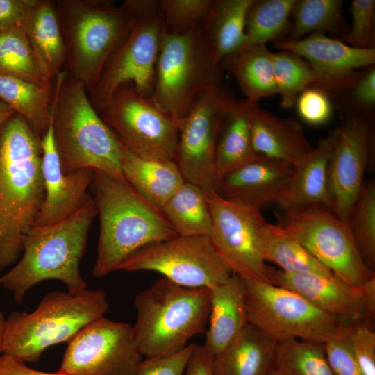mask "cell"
<instances>
[{"instance_id": "obj_1", "label": "cell", "mask_w": 375, "mask_h": 375, "mask_svg": "<svg viewBox=\"0 0 375 375\" xmlns=\"http://www.w3.org/2000/svg\"><path fill=\"white\" fill-rule=\"evenodd\" d=\"M42 138L15 112L0 126V272L15 264L44 199Z\"/></svg>"}, {"instance_id": "obj_2", "label": "cell", "mask_w": 375, "mask_h": 375, "mask_svg": "<svg viewBox=\"0 0 375 375\" xmlns=\"http://www.w3.org/2000/svg\"><path fill=\"white\" fill-rule=\"evenodd\" d=\"M94 201L100 218L96 278L117 271L139 249L178 235L162 210L142 198L124 176L94 170Z\"/></svg>"}, {"instance_id": "obj_3", "label": "cell", "mask_w": 375, "mask_h": 375, "mask_svg": "<svg viewBox=\"0 0 375 375\" xmlns=\"http://www.w3.org/2000/svg\"><path fill=\"white\" fill-rule=\"evenodd\" d=\"M97 215L91 197L83 207L57 224L34 226L23 240V251L12 269L0 276V285L19 303L35 285L46 280L63 283L69 294L87 288L79 262L87 245L88 231Z\"/></svg>"}, {"instance_id": "obj_4", "label": "cell", "mask_w": 375, "mask_h": 375, "mask_svg": "<svg viewBox=\"0 0 375 375\" xmlns=\"http://www.w3.org/2000/svg\"><path fill=\"white\" fill-rule=\"evenodd\" d=\"M51 117L65 174L92 169L124 176L122 144L91 103L85 84L67 70L54 81Z\"/></svg>"}, {"instance_id": "obj_5", "label": "cell", "mask_w": 375, "mask_h": 375, "mask_svg": "<svg viewBox=\"0 0 375 375\" xmlns=\"http://www.w3.org/2000/svg\"><path fill=\"white\" fill-rule=\"evenodd\" d=\"M134 306L133 331L142 355H172L204 332L210 312V288L185 287L162 277L136 294Z\"/></svg>"}, {"instance_id": "obj_6", "label": "cell", "mask_w": 375, "mask_h": 375, "mask_svg": "<svg viewBox=\"0 0 375 375\" xmlns=\"http://www.w3.org/2000/svg\"><path fill=\"white\" fill-rule=\"evenodd\" d=\"M108 309L102 288H86L76 294L50 292L33 311H12L6 319L3 353L24 362H36L49 347L68 343Z\"/></svg>"}, {"instance_id": "obj_7", "label": "cell", "mask_w": 375, "mask_h": 375, "mask_svg": "<svg viewBox=\"0 0 375 375\" xmlns=\"http://www.w3.org/2000/svg\"><path fill=\"white\" fill-rule=\"evenodd\" d=\"M223 70L202 21L183 35L164 31L151 99L178 127L200 96L222 85Z\"/></svg>"}, {"instance_id": "obj_8", "label": "cell", "mask_w": 375, "mask_h": 375, "mask_svg": "<svg viewBox=\"0 0 375 375\" xmlns=\"http://www.w3.org/2000/svg\"><path fill=\"white\" fill-rule=\"evenodd\" d=\"M67 51V71L87 92L97 82L109 57L127 36L132 12L110 0H57Z\"/></svg>"}, {"instance_id": "obj_9", "label": "cell", "mask_w": 375, "mask_h": 375, "mask_svg": "<svg viewBox=\"0 0 375 375\" xmlns=\"http://www.w3.org/2000/svg\"><path fill=\"white\" fill-rule=\"evenodd\" d=\"M132 12L130 31L106 62L96 84L88 91L97 112L103 108L116 90L131 83L144 97L153 90L158 57L164 33L159 0H126Z\"/></svg>"}, {"instance_id": "obj_10", "label": "cell", "mask_w": 375, "mask_h": 375, "mask_svg": "<svg viewBox=\"0 0 375 375\" xmlns=\"http://www.w3.org/2000/svg\"><path fill=\"white\" fill-rule=\"evenodd\" d=\"M242 279L249 323L278 343L297 339L324 344L340 334L347 323L290 289Z\"/></svg>"}, {"instance_id": "obj_11", "label": "cell", "mask_w": 375, "mask_h": 375, "mask_svg": "<svg viewBox=\"0 0 375 375\" xmlns=\"http://www.w3.org/2000/svg\"><path fill=\"white\" fill-rule=\"evenodd\" d=\"M279 224L348 285L360 288L375 276L360 256L349 223L340 219L331 209L310 205L284 211Z\"/></svg>"}, {"instance_id": "obj_12", "label": "cell", "mask_w": 375, "mask_h": 375, "mask_svg": "<svg viewBox=\"0 0 375 375\" xmlns=\"http://www.w3.org/2000/svg\"><path fill=\"white\" fill-rule=\"evenodd\" d=\"M98 113L122 146L133 154L174 160L178 126L132 83L119 87Z\"/></svg>"}, {"instance_id": "obj_13", "label": "cell", "mask_w": 375, "mask_h": 375, "mask_svg": "<svg viewBox=\"0 0 375 375\" xmlns=\"http://www.w3.org/2000/svg\"><path fill=\"white\" fill-rule=\"evenodd\" d=\"M127 272L153 271L182 286L211 288L233 274L209 236L177 235L144 246L118 267Z\"/></svg>"}, {"instance_id": "obj_14", "label": "cell", "mask_w": 375, "mask_h": 375, "mask_svg": "<svg viewBox=\"0 0 375 375\" xmlns=\"http://www.w3.org/2000/svg\"><path fill=\"white\" fill-rule=\"evenodd\" d=\"M235 100L226 86L211 88L196 101L178 126L174 161L185 182L207 193H219L217 140L224 115Z\"/></svg>"}, {"instance_id": "obj_15", "label": "cell", "mask_w": 375, "mask_h": 375, "mask_svg": "<svg viewBox=\"0 0 375 375\" xmlns=\"http://www.w3.org/2000/svg\"><path fill=\"white\" fill-rule=\"evenodd\" d=\"M212 228L210 238L231 272L244 279L269 282L261 236L266 221L261 209L208 193Z\"/></svg>"}, {"instance_id": "obj_16", "label": "cell", "mask_w": 375, "mask_h": 375, "mask_svg": "<svg viewBox=\"0 0 375 375\" xmlns=\"http://www.w3.org/2000/svg\"><path fill=\"white\" fill-rule=\"evenodd\" d=\"M142 360L133 326L103 316L67 343L58 370L67 375H135Z\"/></svg>"}, {"instance_id": "obj_17", "label": "cell", "mask_w": 375, "mask_h": 375, "mask_svg": "<svg viewBox=\"0 0 375 375\" xmlns=\"http://www.w3.org/2000/svg\"><path fill=\"white\" fill-rule=\"evenodd\" d=\"M328 167L331 210L340 219H349L364 183L374 149L373 117L345 114Z\"/></svg>"}, {"instance_id": "obj_18", "label": "cell", "mask_w": 375, "mask_h": 375, "mask_svg": "<svg viewBox=\"0 0 375 375\" xmlns=\"http://www.w3.org/2000/svg\"><path fill=\"white\" fill-rule=\"evenodd\" d=\"M42 150L44 199L35 224L38 226L57 224L81 210L90 198L87 191L94 176L92 169L62 172L52 122L42 137Z\"/></svg>"}, {"instance_id": "obj_19", "label": "cell", "mask_w": 375, "mask_h": 375, "mask_svg": "<svg viewBox=\"0 0 375 375\" xmlns=\"http://www.w3.org/2000/svg\"><path fill=\"white\" fill-rule=\"evenodd\" d=\"M269 282L294 291L345 322L365 321L361 287H352L333 274L288 273L271 267Z\"/></svg>"}, {"instance_id": "obj_20", "label": "cell", "mask_w": 375, "mask_h": 375, "mask_svg": "<svg viewBox=\"0 0 375 375\" xmlns=\"http://www.w3.org/2000/svg\"><path fill=\"white\" fill-rule=\"evenodd\" d=\"M294 167L283 162L258 155L225 174L220 179L222 197L261 209L277 203L285 191Z\"/></svg>"}, {"instance_id": "obj_21", "label": "cell", "mask_w": 375, "mask_h": 375, "mask_svg": "<svg viewBox=\"0 0 375 375\" xmlns=\"http://www.w3.org/2000/svg\"><path fill=\"white\" fill-rule=\"evenodd\" d=\"M272 43L276 49L301 56L324 74L347 81L356 80L359 72L356 69L375 63V48H355L321 32L296 41L276 40Z\"/></svg>"}, {"instance_id": "obj_22", "label": "cell", "mask_w": 375, "mask_h": 375, "mask_svg": "<svg viewBox=\"0 0 375 375\" xmlns=\"http://www.w3.org/2000/svg\"><path fill=\"white\" fill-rule=\"evenodd\" d=\"M249 112L253 147L258 155L295 167L313 150L296 119L276 117L258 102L249 101Z\"/></svg>"}, {"instance_id": "obj_23", "label": "cell", "mask_w": 375, "mask_h": 375, "mask_svg": "<svg viewBox=\"0 0 375 375\" xmlns=\"http://www.w3.org/2000/svg\"><path fill=\"white\" fill-rule=\"evenodd\" d=\"M338 137V127L321 138L312 152L294 167L292 176L276 203L284 211L310 205H320L331 210L333 200L328 188V167Z\"/></svg>"}, {"instance_id": "obj_24", "label": "cell", "mask_w": 375, "mask_h": 375, "mask_svg": "<svg viewBox=\"0 0 375 375\" xmlns=\"http://www.w3.org/2000/svg\"><path fill=\"white\" fill-rule=\"evenodd\" d=\"M209 327L203 348L212 356L221 351L249 323L244 281L233 274L210 288Z\"/></svg>"}, {"instance_id": "obj_25", "label": "cell", "mask_w": 375, "mask_h": 375, "mask_svg": "<svg viewBox=\"0 0 375 375\" xmlns=\"http://www.w3.org/2000/svg\"><path fill=\"white\" fill-rule=\"evenodd\" d=\"M278 342L250 323L211 360L212 375H267Z\"/></svg>"}, {"instance_id": "obj_26", "label": "cell", "mask_w": 375, "mask_h": 375, "mask_svg": "<svg viewBox=\"0 0 375 375\" xmlns=\"http://www.w3.org/2000/svg\"><path fill=\"white\" fill-rule=\"evenodd\" d=\"M271 56L277 92L283 108L294 107L300 92L308 88H318L331 97H340L347 93L356 81L328 76L290 51H272Z\"/></svg>"}, {"instance_id": "obj_27", "label": "cell", "mask_w": 375, "mask_h": 375, "mask_svg": "<svg viewBox=\"0 0 375 375\" xmlns=\"http://www.w3.org/2000/svg\"><path fill=\"white\" fill-rule=\"evenodd\" d=\"M22 28L47 75L54 82L67 70V51L56 1L35 0Z\"/></svg>"}, {"instance_id": "obj_28", "label": "cell", "mask_w": 375, "mask_h": 375, "mask_svg": "<svg viewBox=\"0 0 375 375\" xmlns=\"http://www.w3.org/2000/svg\"><path fill=\"white\" fill-rule=\"evenodd\" d=\"M122 167L124 178L133 188L160 210L185 182L174 160L142 158L124 147Z\"/></svg>"}, {"instance_id": "obj_29", "label": "cell", "mask_w": 375, "mask_h": 375, "mask_svg": "<svg viewBox=\"0 0 375 375\" xmlns=\"http://www.w3.org/2000/svg\"><path fill=\"white\" fill-rule=\"evenodd\" d=\"M257 156L252 144L249 101L235 99L224 115L217 140L215 162L219 180Z\"/></svg>"}, {"instance_id": "obj_30", "label": "cell", "mask_w": 375, "mask_h": 375, "mask_svg": "<svg viewBox=\"0 0 375 375\" xmlns=\"http://www.w3.org/2000/svg\"><path fill=\"white\" fill-rule=\"evenodd\" d=\"M253 0H213L202 24L217 60L235 54L245 39L247 11Z\"/></svg>"}, {"instance_id": "obj_31", "label": "cell", "mask_w": 375, "mask_h": 375, "mask_svg": "<svg viewBox=\"0 0 375 375\" xmlns=\"http://www.w3.org/2000/svg\"><path fill=\"white\" fill-rule=\"evenodd\" d=\"M53 85L44 86L21 78L0 74V100L20 115L41 138L52 122Z\"/></svg>"}, {"instance_id": "obj_32", "label": "cell", "mask_w": 375, "mask_h": 375, "mask_svg": "<svg viewBox=\"0 0 375 375\" xmlns=\"http://www.w3.org/2000/svg\"><path fill=\"white\" fill-rule=\"evenodd\" d=\"M271 53L266 46L256 47L222 62V67L230 71L250 102L278 94Z\"/></svg>"}, {"instance_id": "obj_33", "label": "cell", "mask_w": 375, "mask_h": 375, "mask_svg": "<svg viewBox=\"0 0 375 375\" xmlns=\"http://www.w3.org/2000/svg\"><path fill=\"white\" fill-rule=\"evenodd\" d=\"M261 244L265 262H272L288 273L333 274L281 224L266 222Z\"/></svg>"}, {"instance_id": "obj_34", "label": "cell", "mask_w": 375, "mask_h": 375, "mask_svg": "<svg viewBox=\"0 0 375 375\" xmlns=\"http://www.w3.org/2000/svg\"><path fill=\"white\" fill-rule=\"evenodd\" d=\"M161 210L178 235L210 236L212 220L208 193L198 186L184 182Z\"/></svg>"}, {"instance_id": "obj_35", "label": "cell", "mask_w": 375, "mask_h": 375, "mask_svg": "<svg viewBox=\"0 0 375 375\" xmlns=\"http://www.w3.org/2000/svg\"><path fill=\"white\" fill-rule=\"evenodd\" d=\"M342 0H296L291 28L281 40L296 41L308 33L327 32L343 41L349 30L342 12Z\"/></svg>"}, {"instance_id": "obj_36", "label": "cell", "mask_w": 375, "mask_h": 375, "mask_svg": "<svg viewBox=\"0 0 375 375\" xmlns=\"http://www.w3.org/2000/svg\"><path fill=\"white\" fill-rule=\"evenodd\" d=\"M295 3L296 0H253L247 13L244 42L238 53L283 40L291 28L290 16Z\"/></svg>"}, {"instance_id": "obj_37", "label": "cell", "mask_w": 375, "mask_h": 375, "mask_svg": "<svg viewBox=\"0 0 375 375\" xmlns=\"http://www.w3.org/2000/svg\"><path fill=\"white\" fill-rule=\"evenodd\" d=\"M0 74L53 86L22 27L0 31Z\"/></svg>"}, {"instance_id": "obj_38", "label": "cell", "mask_w": 375, "mask_h": 375, "mask_svg": "<svg viewBox=\"0 0 375 375\" xmlns=\"http://www.w3.org/2000/svg\"><path fill=\"white\" fill-rule=\"evenodd\" d=\"M274 366L283 375H335L324 344L297 339L277 344Z\"/></svg>"}, {"instance_id": "obj_39", "label": "cell", "mask_w": 375, "mask_h": 375, "mask_svg": "<svg viewBox=\"0 0 375 375\" xmlns=\"http://www.w3.org/2000/svg\"><path fill=\"white\" fill-rule=\"evenodd\" d=\"M351 232L360 253L372 270L375 265V183L364 181L349 219Z\"/></svg>"}, {"instance_id": "obj_40", "label": "cell", "mask_w": 375, "mask_h": 375, "mask_svg": "<svg viewBox=\"0 0 375 375\" xmlns=\"http://www.w3.org/2000/svg\"><path fill=\"white\" fill-rule=\"evenodd\" d=\"M213 0H160L165 33L183 35L206 16Z\"/></svg>"}, {"instance_id": "obj_41", "label": "cell", "mask_w": 375, "mask_h": 375, "mask_svg": "<svg viewBox=\"0 0 375 375\" xmlns=\"http://www.w3.org/2000/svg\"><path fill=\"white\" fill-rule=\"evenodd\" d=\"M352 24L342 42L358 49L375 48V1L353 0Z\"/></svg>"}, {"instance_id": "obj_42", "label": "cell", "mask_w": 375, "mask_h": 375, "mask_svg": "<svg viewBox=\"0 0 375 375\" xmlns=\"http://www.w3.org/2000/svg\"><path fill=\"white\" fill-rule=\"evenodd\" d=\"M348 341L364 375H375V332L364 320L347 322Z\"/></svg>"}, {"instance_id": "obj_43", "label": "cell", "mask_w": 375, "mask_h": 375, "mask_svg": "<svg viewBox=\"0 0 375 375\" xmlns=\"http://www.w3.org/2000/svg\"><path fill=\"white\" fill-rule=\"evenodd\" d=\"M342 97L343 104L348 108L346 114L374 116L375 108V67H366L359 72L358 76L350 90Z\"/></svg>"}, {"instance_id": "obj_44", "label": "cell", "mask_w": 375, "mask_h": 375, "mask_svg": "<svg viewBox=\"0 0 375 375\" xmlns=\"http://www.w3.org/2000/svg\"><path fill=\"white\" fill-rule=\"evenodd\" d=\"M295 106L306 123L318 126L327 122L333 112L331 95L322 89L310 87L299 94Z\"/></svg>"}, {"instance_id": "obj_45", "label": "cell", "mask_w": 375, "mask_h": 375, "mask_svg": "<svg viewBox=\"0 0 375 375\" xmlns=\"http://www.w3.org/2000/svg\"><path fill=\"white\" fill-rule=\"evenodd\" d=\"M324 347L326 360L335 375H364L351 349L346 325L340 334L325 342Z\"/></svg>"}, {"instance_id": "obj_46", "label": "cell", "mask_w": 375, "mask_h": 375, "mask_svg": "<svg viewBox=\"0 0 375 375\" xmlns=\"http://www.w3.org/2000/svg\"><path fill=\"white\" fill-rule=\"evenodd\" d=\"M196 344L172 355L143 359L135 375H183Z\"/></svg>"}, {"instance_id": "obj_47", "label": "cell", "mask_w": 375, "mask_h": 375, "mask_svg": "<svg viewBox=\"0 0 375 375\" xmlns=\"http://www.w3.org/2000/svg\"><path fill=\"white\" fill-rule=\"evenodd\" d=\"M35 0H0V31L22 27Z\"/></svg>"}, {"instance_id": "obj_48", "label": "cell", "mask_w": 375, "mask_h": 375, "mask_svg": "<svg viewBox=\"0 0 375 375\" xmlns=\"http://www.w3.org/2000/svg\"><path fill=\"white\" fill-rule=\"evenodd\" d=\"M0 375H67L60 371L47 373L28 367L24 361L8 354L0 357Z\"/></svg>"}, {"instance_id": "obj_49", "label": "cell", "mask_w": 375, "mask_h": 375, "mask_svg": "<svg viewBox=\"0 0 375 375\" xmlns=\"http://www.w3.org/2000/svg\"><path fill=\"white\" fill-rule=\"evenodd\" d=\"M210 355L202 345H195L183 375H212Z\"/></svg>"}, {"instance_id": "obj_50", "label": "cell", "mask_w": 375, "mask_h": 375, "mask_svg": "<svg viewBox=\"0 0 375 375\" xmlns=\"http://www.w3.org/2000/svg\"><path fill=\"white\" fill-rule=\"evenodd\" d=\"M365 308V321L372 326L375 319V276L361 286Z\"/></svg>"}, {"instance_id": "obj_51", "label": "cell", "mask_w": 375, "mask_h": 375, "mask_svg": "<svg viewBox=\"0 0 375 375\" xmlns=\"http://www.w3.org/2000/svg\"><path fill=\"white\" fill-rule=\"evenodd\" d=\"M15 112L8 105L0 100V126Z\"/></svg>"}, {"instance_id": "obj_52", "label": "cell", "mask_w": 375, "mask_h": 375, "mask_svg": "<svg viewBox=\"0 0 375 375\" xmlns=\"http://www.w3.org/2000/svg\"><path fill=\"white\" fill-rule=\"evenodd\" d=\"M5 320L3 314L0 311V357L3 353V335Z\"/></svg>"}, {"instance_id": "obj_53", "label": "cell", "mask_w": 375, "mask_h": 375, "mask_svg": "<svg viewBox=\"0 0 375 375\" xmlns=\"http://www.w3.org/2000/svg\"><path fill=\"white\" fill-rule=\"evenodd\" d=\"M267 375H283L274 365L269 371Z\"/></svg>"}]
</instances>
